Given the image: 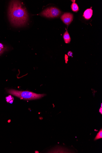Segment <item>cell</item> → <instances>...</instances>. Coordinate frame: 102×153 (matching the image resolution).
<instances>
[{
    "label": "cell",
    "instance_id": "obj_1",
    "mask_svg": "<svg viewBox=\"0 0 102 153\" xmlns=\"http://www.w3.org/2000/svg\"><path fill=\"white\" fill-rule=\"evenodd\" d=\"M8 15L11 24L16 26H24L28 18L26 9L19 1H13L10 2Z\"/></svg>",
    "mask_w": 102,
    "mask_h": 153
},
{
    "label": "cell",
    "instance_id": "obj_2",
    "mask_svg": "<svg viewBox=\"0 0 102 153\" xmlns=\"http://www.w3.org/2000/svg\"><path fill=\"white\" fill-rule=\"evenodd\" d=\"M8 92L21 100H37L46 95L44 94H37L29 91H20L13 89L8 90Z\"/></svg>",
    "mask_w": 102,
    "mask_h": 153
},
{
    "label": "cell",
    "instance_id": "obj_3",
    "mask_svg": "<svg viewBox=\"0 0 102 153\" xmlns=\"http://www.w3.org/2000/svg\"><path fill=\"white\" fill-rule=\"evenodd\" d=\"M61 13L60 10L55 7H51L44 10L40 15L48 18H54L60 16Z\"/></svg>",
    "mask_w": 102,
    "mask_h": 153
},
{
    "label": "cell",
    "instance_id": "obj_4",
    "mask_svg": "<svg viewBox=\"0 0 102 153\" xmlns=\"http://www.w3.org/2000/svg\"><path fill=\"white\" fill-rule=\"evenodd\" d=\"M60 18L66 25L68 26L73 20L74 16L71 13H66L61 16Z\"/></svg>",
    "mask_w": 102,
    "mask_h": 153
},
{
    "label": "cell",
    "instance_id": "obj_5",
    "mask_svg": "<svg viewBox=\"0 0 102 153\" xmlns=\"http://www.w3.org/2000/svg\"><path fill=\"white\" fill-rule=\"evenodd\" d=\"M93 15V10L91 9H87L84 13L83 16L87 19L89 20Z\"/></svg>",
    "mask_w": 102,
    "mask_h": 153
},
{
    "label": "cell",
    "instance_id": "obj_6",
    "mask_svg": "<svg viewBox=\"0 0 102 153\" xmlns=\"http://www.w3.org/2000/svg\"><path fill=\"white\" fill-rule=\"evenodd\" d=\"M63 38L66 43H68L70 42L71 39L67 31L63 35Z\"/></svg>",
    "mask_w": 102,
    "mask_h": 153
},
{
    "label": "cell",
    "instance_id": "obj_7",
    "mask_svg": "<svg viewBox=\"0 0 102 153\" xmlns=\"http://www.w3.org/2000/svg\"><path fill=\"white\" fill-rule=\"evenodd\" d=\"M71 8L73 12H76L79 10V7L77 4L75 3H73L71 6Z\"/></svg>",
    "mask_w": 102,
    "mask_h": 153
},
{
    "label": "cell",
    "instance_id": "obj_8",
    "mask_svg": "<svg viewBox=\"0 0 102 153\" xmlns=\"http://www.w3.org/2000/svg\"><path fill=\"white\" fill-rule=\"evenodd\" d=\"M102 138V130L101 129L99 133H98L96 137H95L94 140L95 141L98 139L101 138Z\"/></svg>",
    "mask_w": 102,
    "mask_h": 153
},
{
    "label": "cell",
    "instance_id": "obj_9",
    "mask_svg": "<svg viewBox=\"0 0 102 153\" xmlns=\"http://www.w3.org/2000/svg\"><path fill=\"white\" fill-rule=\"evenodd\" d=\"M6 48L2 43H0V55H1L5 50Z\"/></svg>",
    "mask_w": 102,
    "mask_h": 153
},
{
    "label": "cell",
    "instance_id": "obj_10",
    "mask_svg": "<svg viewBox=\"0 0 102 153\" xmlns=\"http://www.w3.org/2000/svg\"><path fill=\"white\" fill-rule=\"evenodd\" d=\"M13 97L11 96H9L6 97V99L7 102L12 103H13V101H11Z\"/></svg>",
    "mask_w": 102,
    "mask_h": 153
},
{
    "label": "cell",
    "instance_id": "obj_11",
    "mask_svg": "<svg viewBox=\"0 0 102 153\" xmlns=\"http://www.w3.org/2000/svg\"><path fill=\"white\" fill-rule=\"evenodd\" d=\"M72 52H68V55L69 56H72Z\"/></svg>",
    "mask_w": 102,
    "mask_h": 153
},
{
    "label": "cell",
    "instance_id": "obj_12",
    "mask_svg": "<svg viewBox=\"0 0 102 153\" xmlns=\"http://www.w3.org/2000/svg\"><path fill=\"white\" fill-rule=\"evenodd\" d=\"M102 107H101L100 109V110H99V112L102 114Z\"/></svg>",
    "mask_w": 102,
    "mask_h": 153
},
{
    "label": "cell",
    "instance_id": "obj_13",
    "mask_svg": "<svg viewBox=\"0 0 102 153\" xmlns=\"http://www.w3.org/2000/svg\"><path fill=\"white\" fill-rule=\"evenodd\" d=\"M102 103H101V107H102Z\"/></svg>",
    "mask_w": 102,
    "mask_h": 153
}]
</instances>
